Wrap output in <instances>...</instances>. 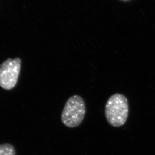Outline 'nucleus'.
Listing matches in <instances>:
<instances>
[{"mask_svg":"<svg viewBox=\"0 0 155 155\" xmlns=\"http://www.w3.org/2000/svg\"><path fill=\"white\" fill-rule=\"evenodd\" d=\"M21 60L19 58H8L0 65V86L11 90L17 83L21 69Z\"/></svg>","mask_w":155,"mask_h":155,"instance_id":"nucleus-3","label":"nucleus"},{"mask_svg":"<svg viewBox=\"0 0 155 155\" xmlns=\"http://www.w3.org/2000/svg\"><path fill=\"white\" fill-rule=\"evenodd\" d=\"M129 111L128 101L122 94L111 95L105 104V116L107 121L114 127H120L126 123Z\"/></svg>","mask_w":155,"mask_h":155,"instance_id":"nucleus-1","label":"nucleus"},{"mask_svg":"<svg viewBox=\"0 0 155 155\" xmlns=\"http://www.w3.org/2000/svg\"><path fill=\"white\" fill-rule=\"evenodd\" d=\"M0 155H16L14 147L10 143L0 145Z\"/></svg>","mask_w":155,"mask_h":155,"instance_id":"nucleus-4","label":"nucleus"},{"mask_svg":"<svg viewBox=\"0 0 155 155\" xmlns=\"http://www.w3.org/2000/svg\"><path fill=\"white\" fill-rule=\"evenodd\" d=\"M86 107L84 99L74 95L68 99L62 113V122L69 128L78 127L84 120Z\"/></svg>","mask_w":155,"mask_h":155,"instance_id":"nucleus-2","label":"nucleus"}]
</instances>
